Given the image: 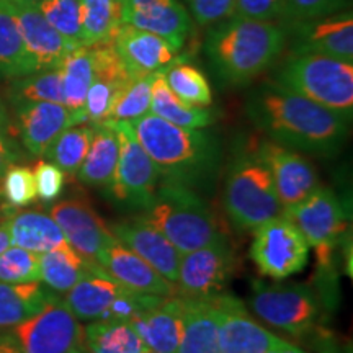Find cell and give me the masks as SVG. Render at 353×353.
<instances>
[{
    "label": "cell",
    "instance_id": "obj_1",
    "mask_svg": "<svg viewBox=\"0 0 353 353\" xmlns=\"http://www.w3.org/2000/svg\"><path fill=\"white\" fill-rule=\"evenodd\" d=\"M245 113L270 141L296 152L334 157L348 138L350 120L276 81L250 92Z\"/></svg>",
    "mask_w": 353,
    "mask_h": 353
},
{
    "label": "cell",
    "instance_id": "obj_2",
    "mask_svg": "<svg viewBox=\"0 0 353 353\" xmlns=\"http://www.w3.org/2000/svg\"><path fill=\"white\" fill-rule=\"evenodd\" d=\"M162 182L192 190L210 188L219 174L221 148L213 132L172 125L148 113L130 121Z\"/></svg>",
    "mask_w": 353,
    "mask_h": 353
},
{
    "label": "cell",
    "instance_id": "obj_3",
    "mask_svg": "<svg viewBox=\"0 0 353 353\" xmlns=\"http://www.w3.org/2000/svg\"><path fill=\"white\" fill-rule=\"evenodd\" d=\"M286 32L280 23L229 17L214 23L205 39L211 68L229 85H247L280 57Z\"/></svg>",
    "mask_w": 353,
    "mask_h": 353
},
{
    "label": "cell",
    "instance_id": "obj_4",
    "mask_svg": "<svg viewBox=\"0 0 353 353\" xmlns=\"http://www.w3.org/2000/svg\"><path fill=\"white\" fill-rule=\"evenodd\" d=\"M141 216L161 231L180 254L192 252L223 236L213 211L195 190L159 182L151 205Z\"/></svg>",
    "mask_w": 353,
    "mask_h": 353
},
{
    "label": "cell",
    "instance_id": "obj_5",
    "mask_svg": "<svg viewBox=\"0 0 353 353\" xmlns=\"http://www.w3.org/2000/svg\"><path fill=\"white\" fill-rule=\"evenodd\" d=\"M224 210L239 231H255L260 224L283 216L272 174L257 151L239 152L229 165L224 185Z\"/></svg>",
    "mask_w": 353,
    "mask_h": 353
},
{
    "label": "cell",
    "instance_id": "obj_6",
    "mask_svg": "<svg viewBox=\"0 0 353 353\" xmlns=\"http://www.w3.org/2000/svg\"><path fill=\"white\" fill-rule=\"evenodd\" d=\"M275 81L352 121L353 63L319 54H291Z\"/></svg>",
    "mask_w": 353,
    "mask_h": 353
},
{
    "label": "cell",
    "instance_id": "obj_7",
    "mask_svg": "<svg viewBox=\"0 0 353 353\" xmlns=\"http://www.w3.org/2000/svg\"><path fill=\"white\" fill-rule=\"evenodd\" d=\"M249 304L263 322L296 339L307 337L317 327L322 311L319 294L306 283L254 281Z\"/></svg>",
    "mask_w": 353,
    "mask_h": 353
},
{
    "label": "cell",
    "instance_id": "obj_8",
    "mask_svg": "<svg viewBox=\"0 0 353 353\" xmlns=\"http://www.w3.org/2000/svg\"><path fill=\"white\" fill-rule=\"evenodd\" d=\"M254 232L250 259L263 276L283 280L304 270L309 244L288 218L278 216L260 224Z\"/></svg>",
    "mask_w": 353,
    "mask_h": 353
},
{
    "label": "cell",
    "instance_id": "obj_9",
    "mask_svg": "<svg viewBox=\"0 0 353 353\" xmlns=\"http://www.w3.org/2000/svg\"><path fill=\"white\" fill-rule=\"evenodd\" d=\"M112 125L118 136L120 156L110 192L125 206L144 211L156 195L161 176L151 157L136 139L130 121H114Z\"/></svg>",
    "mask_w": 353,
    "mask_h": 353
},
{
    "label": "cell",
    "instance_id": "obj_10",
    "mask_svg": "<svg viewBox=\"0 0 353 353\" xmlns=\"http://www.w3.org/2000/svg\"><path fill=\"white\" fill-rule=\"evenodd\" d=\"M237 267L236 252L226 236L182 254L176 278V296L208 299L223 293Z\"/></svg>",
    "mask_w": 353,
    "mask_h": 353
},
{
    "label": "cell",
    "instance_id": "obj_11",
    "mask_svg": "<svg viewBox=\"0 0 353 353\" xmlns=\"http://www.w3.org/2000/svg\"><path fill=\"white\" fill-rule=\"evenodd\" d=\"M12 337L23 353H70L82 348L83 329L57 294L38 314L15 325Z\"/></svg>",
    "mask_w": 353,
    "mask_h": 353
},
{
    "label": "cell",
    "instance_id": "obj_12",
    "mask_svg": "<svg viewBox=\"0 0 353 353\" xmlns=\"http://www.w3.org/2000/svg\"><path fill=\"white\" fill-rule=\"evenodd\" d=\"M281 26L286 32L291 54H319L353 63V15L350 12L294 20Z\"/></svg>",
    "mask_w": 353,
    "mask_h": 353
},
{
    "label": "cell",
    "instance_id": "obj_13",
    "mask_svg": "<svg viewBox=\"0 0 353 353\" xmlns=\"http://www.w3.org/2000/svg\"><path fill=\"white\" fill-rule=\"evenodd\" d=\"M283 216L299 229L309 247L337 249L347 232L341 201L329 188H317L306 200L283 210Z\"/></svg>",
    "mask_w": 353,
    "mask_h": 353
},
{
    "label": "cell",
    "instance_id": "obj_14",
    "mask_svg": "<svg viewBox=\"0 0 353 353\" xmlns=\"http://www.w3.org/2000/svg\"><path fill=\"white\" fill-rule=\"evenodd\" d=\"M12 126L26 151L37 157H43L52 141L68 128L87 123L83 112H74L52 101H25L12 105Z\"/></svg>",
    "mask_w": 353,
    "mask_h": 353
},
{
    "label": "cell",
    "instance_id": "obj_15",
    "mask_svg": "<svg viewBox=\"0 0 353 353\" xmlns=\"http://www.w3.org/2000/svg\"><path fill=\"white\" fill-rule=\"evenodd\" d=\"M208 299L218 322L221 353H267L280 341L250 316L239 298L219 293Z\"/></svg>",
    "mask_w": 353,
    "mask_h": 353
},
{
    "label": "cell",
    "instance_id": "obj_16",
    "mask_svg": "<svg viewBox=\"0 0 353 353\" xmlns=\"http://www.w3.org/2000/svg\"><path fill=\"white\" fill-rule=\"evenodd\" d=\"M255 151L270 170L273 185H275L276 195L283 205V210L306 200L321 187L317 170L312 162L293 149L268 139L262 141L255 148Z\"/></svg>",
    "mask_w": 353,
    "mask_h": 353
},
{
    "label": "cell",
    "instance_id": "obj_17",
    "mask_svg": "<svg viewBox=\"0 0 353 353\" xmlns=\"http://www.w3.org/2000/svg\"><path fill=\"white\" fill-rule=\"evenodd\" d=\"M2 3L10 10L19 25L25 48L37 72L57 69L65 56L76 50L48 23L37 0H2Z\"/></svg>",
    "mask_w": 353,
    "mask_h": 353
},
{
    "label": "cell",
    "instance_id": "obj_18",
    "mask_svg": "<svg viewBox=\"0 0 353 353\" xmlns=\"http://www.w3.org/2000/svg\"><path fill=\"white\" fill-rule=\"evenodd\" d=\"M50 214L63 231L68 244L85 262L97 263V255L113 234L94 206L85 198H65L51 206Z\"/></svg>",
    "mask_w": 353,
    "mask_h": 353
},
{
    "label": "cell",
    "instance_id": "obj_19",
    "mask_svg": "<svg viewBox=\"0 0 353 353\" xmlns=\"http://www.w3.org/2000/svg\"><path fill=\"white\" fill-rule=\"evenodd\" d=\"M121 23L136 26L183 48L192 28L188 10L180 0H120Z\"/></svg>",
    "mask_w": 353,
    "mask_h": 353
},
{
    "label": "cell",
    "instance_id": "obj_20",
    "mask_svg": "<svg viewBox=\"0 0 353 353\" xmlns=\"http://www.w3.org/2000/svg\"><path fill=\"white\" fill-rule=\"evenodd\" d=\"M97 263L123 288L136 293L156 294V296H175L176 288L174 283L165 280L156 268H152L138 254L128 249L120 241L112 239L97 255Z\"/></svg>",
    "mask_w": 353,
    "mask_h": 353
},
{
    "label": "cell",
    "instance_id": "obj_21",
    "mask_svg": "<svg viewBox=\"0 0 353 353\" xmlns=\"http://www.w3.org/2000/svg\"><path fill=\"white\" fill-rule=\"evenodd\" d=\"M110 231L114 239H118L128 249L138 254L152 268H156L165 280L174 285L176 283L182 254L164 234L157 231L143 216L139 214L131 219L117 221L110 226Z\"/></svg>",
    "mask_w": 353,
    "mask_h": 353
},
{
    "label": "cell",
    "instance_id": "obj_22",
    "mask_svg": "<svg viewBox=\"0 0 353 353\" xmlns=\"http://www.w3.org/2000/svg\"><path fill=\"white\" fill-rule=\"evenodd\" d=\"M113 48L131 79L164 70L179 57V51L164 38L126 23L114 34Z\"/></svg>",
    "mask_w": 353,
    "mask_h": 353
},
{
    "label": "cell",
    "instance_id": "obj_23",
    "mask_svg": "<svg viewBox=\"0 0 353 353\" xmlns=\"http://www.w3.org/2000/svg\"><path fill=\"white\" fill-rule=\"evenodd\" d=\"M95 76L88 87L83 113L87 123L99 125L108 120L114 101L123 92L131 77L114 51L113 43L95 44Z\"/></svg>",
    "mask_w": 353,
    "mask_h": 353
},
{
    "label": "cell",
    "instance_id": "obj_24",
    "mask_svg": "<svg viewBox=\"0 0 353 353\" xmlns=\"http://www.w3.org/2000/svg\"><path fill=\"white\" fill-rule=\"evenodd\" d=\"M183 298H162L130 321L144 345L154 353H176L183 329Z\"/></svg>",
    "mask_w": 353,
    "mask_h": 353
},
{
    "label": "cell",
    "instance_id": "obj_25",
    "mask_svg": "<svg viewBox=\"0 0 353 353\" xmlns=\"http://www.w3.org/2000/svg\"><path fill=\"white\" fill-rule=\"evenodd\" d=\"M12 245L37 254L69 247L63 231L50 213L39 210H23L8 213L6 219Z\"/></svg>",
    "mask_w": 353,
    "mask_h": 353
},
{
    "label": "cell",
    "instance_id": "obj_26",
    "mask_svg": "<svg viewBox=\"0 0 353 353\" xmlns=\"http://www.w3.org/2000/svg\"><path fill=\"white\" fill-rule=\"evenodd\" d=\"M123 291L100 265H94L85 276L65 293V304L77 321H100L113 299Z\"/></svg>",
    "mask_w": 353,
    "mask_h": 353
},
{
    "label": "cell",
    "instance_id": "obj_27",
    "mask_svg": "<svg viewBox=\"0 0 353 353\" xmlns=\"http://www.w3.org/2000/svg\"><path fill=\"white\" fill-rule=\"evenodd\" d=\"M120 144L112 123L94 125V138L85 161L77 172L79 182L100 190H110L117 170Z\"/></svg>",
    "mask_w": 353,
    "mask_h": 353
},
{
    "label": "cell",
    "instance_id": "obj_28",
    "mask_svg": "<svg viewBox=\"0 0 353 353\" xmlns=\"http://www.w3.org/2000/svg\"><path fill=\"white\" fill-rule=\"evenodd\" d=\"M183 329L176 353H221L218 322L210 299L183 298Z\"/></svg>",
    "mask_w": 353,
    "mask_h": 353
},
{
    "label": "cell",
    "instance_id": "obj_29",
    "mask_svg": "<svg viewBox=\"0 0 353 353\" xmlns=\"http://www.w3.org/2000/svg\"><path fill=\"white\" fill-rule=\"evenodd\" d=\"M54 296H57L54 291L43 286L41 281H0V330L13 329L20 322L38 314Z\"/></svg>",
    "mask_w": 353,
    "mask_h": 353
},
{
    "label": "cell",
    "instance_id": "obj_30",
    "mask_svg": "<svg viewBox=\"0 0 353 353\" xmlns=\"http://www.w3.org/2000/svg\"><path fill=\"white\" fill-rule=\"evenodd\" d=\"M151 113L172 125L205 130L214 123V113L208 108L192 107L176 97L167 85L164 70L156 74L151 90Z\"/></svg>",
    "mask_w": 353,
    "mask_h": 353
},
{
    "label": "cell",
    "instance_id": "obj_31",
    "mask_svg": "<svg viewBox=\"0 0 353 353\" xmlns=\"http://www.w3.org/2000/svg\"><path fill=\"white\" fill-rule=\"evenodd\" d=\"M94 265L85 262L70 245L50 250L39 254V280L56 294H65Z\"/></svg>",
    "mask_w": 353,
    "mask_h": 353
},
{
    "label": "cell",
    "instance_id": "obj_32",
    "mask_svg": "<svg viewBox=\"0 0 353 353\" xmlns=\"http://www.w3.org/2000/svg\"><path fill=\"white\" fill-rule=\"evenodd\" d=\"M82 348L88 353H144L148 347L130 322L95 321L83 329Z\"/></svg>",
    "mask_w": 353,
    "mask_h": 353
},
{
    "label": "cell",
    "instance_id": "obj_33",
    "mask_svg": "<svg viewBox=\"0 0 353 353\" xmlns=\"http://www.w3.org/2000/svg\"><path fill=\"white\" fill-rule=\"evenodd\" d=\"M63 76L64 105L74 112H83V103L95 76L94 46L76 48L59 65Z\"/></svg>",
    "mask_w": 353,
    "mask_h": 353
},
{
    "label": "cell",
    "instance_id": "obj_34",
    "mask_svg": "<svg viewBox=\"0 0 353 353\" xmlns=\"http://www.w3.org/2000/svg\"><path fill=\"white\" fill-rule=\"evenodd\" d=\"M32 72H37V69L26 51L19 25L0 0V79L10 81Z\"/></svg>",
    "mask_w": 353,
    "mask_h": 353
},
{
    "label": "cell",
    "instance_id": "obj_35",
    "mask_svg": "<svg viewBox=\"0 0 353 353\" xmlns=\"http://www.w3.org/2000/svg\"><path fill=\"white\" fill-rule=\"evenodd\" d=\"M94 138V125L70 126L61 132L43 154L44 161L59 167L64 175H77L79 169L85 161L88 149Z\"/></svg>",
    "mask_w": 353,
    "mask_h": 353
},
{
    "label": "cell",
    "instance_id": "obj_36",
    "mask_svg": "<svg viewBox=\"0 0 353 353\" xmlns=\"http://www.w3.org/2000/svg\"><path fill=\"white\" fill-rule=\"evenodd\" d=\"M83 46L113 43L121 25L120 0H81Z\"/></svg>",
    "mask_w": 353,
    "mask_h": 353
},
{
    "label": "cell",
    "instance_id": "obj_37",
    "mask_svg": "<svg viewBox=\"0 0 353 353\" xmlns=\"http://www.w3.org/2000/svg\"><path fill=\"white\" fill-rule=\"evenodd\" d=\"M7 99L10 105L25 101H52L64 105L61 69H48L8 81Z\"/></svg>",
    "mask_w": 353,
    "mask_h": 353
},
{
    "label": "cell",
    "instance_id": "obj_38",
    "mask_svg": "<svg viewBox=\"0 0 353 353\" xmlns=\"http://www.w3.org/2000/svg\"><path fill=\"white\" fill-rule=\"evenodd\" d=\"M164 77L170 90L187 105L208 108L213 103V92L205 74L180 57L164 69Z\"/></svg>",
    "mask_w": 353,
    "mask_h": 353
},
{
    "label": "cell",
    "instance_id": "obj_39",
    "mask_svg": "<svg viewBox=\"0 0 353 353\" xmlns=\"http://www.w3.org/2000/svg\"><path fill=\"white\" fill-rule=\"evenodd\" d=\"M156 74L131 79L114 101L107 121H132L151 113V90Z\"/></svg>",
    "mask_w": 353,
    "mask_h": 353
},
{
    "label": "cell",
    "instance_id": "obj_40",
    "mask_svg": "<svg viewBox=\"0 0 353 353\" xmlns=\"http://www.w3.org/2000/svg\"><path fill=\"white\" fill-rule=\"evenodd\" d=\"M44 19L70 46H83L81 0H39Z\"/></svg>",
    "mask_w": 353,
    "mask_h": 353
},
{
    "label": "cell",
    "instance_id": "obj_41",
    "mask_svg": "<svg viewBox=\"0 0 353 353\" xmlns=\"http://www.w3.org/2000/svg\"><path fill=\"white\" fill-rule=\"evenodd\" d=\"M37 198L33 170L30 167L13 164L0 176V200L7 211L30 206Z\"/></svg>",
    "mask_w": 353,
    "mask_h": 353
},
{
    "label": "cell",
    "instance_id": "obj_42",
    "mask_svg": "<svg viewBox=\"0 0 353 353\" xmlns=\"http://www.w3.org/2000/svg\"><path fill=\"white\" fill-rule=\"evenodd\" d=\"M0 281L30 283L39 280V254L10 245L0 254Z\"/></svg>",
    "mask_w": 353,
    "mask_h": 353
},
{
    "label": "cell",
    "instance_id": "obj_43",
    "mask_svg": "<svg viewBox=\"0 0 353 353\" xmlns=\"http://www.w3.org/2000/svg\"><path fill=\"white\" fill-rule=\"evenodd\" d=\"M162 296L156 294L136 293V291L123 288V291L113 299L110 307L103 312L100 321H125L130 322L132 317L138 316L139 312L145 311L154 304L161 301Z\"/></svg>",
    "mask_w": 353,
    "mask_h": 353
},
{
    "label": "cell",
    "instance_id": "obj_44",
    "mask_svg": "<svg viewBox=\"0 0 353 353\" xmlns=\"http://www.w3.org/2000/svg\"><path fill=\"white\" fill-rule=\"evenodd\" d=\"M350 6L352 0H286L285 20L281 25L294 20L319 19L347 12Z\"/></svg>",
    "mask_w": 353,
    "mask_h": 353
},
{
    "label": "cell",
    "instance_id": "obj_45",
    "mask_svg": "<svg viewBox=\"0 0 353 353\" xmlns=\"http://www.w3.org/2000/svg\"><path fill=\"white\" fill-rule=\"evenodd\" d=\"M34 187H37V196L43 203H54L59 200L64 190L65 175L59 167L51 164L50 161H39L33 167Z\"/></svg>",
    "mask_w": 353,
    "mask_h": 353
},
{
    "label": "cell",
    "instance_id": "obj_46",
    "mask_svg": "<svg viewBox=\"0 0 353 353\" xmlns=\"http://www.w3.org/2000/svg\"><path fill=\"white\" fill-rule=\"evenodd\" d=\"M286 0H236L234 15L259 21L283 23Z\"/></svg>",
    "mask_w": 353,
    "mask_h": 353
},
{
    "label": "cell",
    "instance_id": "obj_47",
    "mask_svg": "<svg viewBox=\"0 0 353 353\" xmlns=\"http://www.w3.org/2000/svg\"><path fill=\"white\" fill-rule=\"evenodd\" d=\"M190 13L200 26H210L234 15L236 0H187Z\"/></svg>",
    "mask_w": 353,
    "mask_h": 353
},
{
    "label": "cell",
    "instance_id": "obj_48",
    "mask_svg": "<svg viewBox=\"0 0 353 353\" xmlns=\"http://www.w3.org/2000/svg\"><path fill=\"white\" fill-rule=\"evenodd\" d=\"M20 159L19 145L12 139L10 132H0V176L6 174L8 167Z\"/></svg>",
    "mask_w": 353,
    "mask_h": 353
},
{
    "label": "cell",
    "instance_id": "obj_49",
    "mask_svg": "<svg viewBox=\"0 0 353 353\" xmlns=\"http://www.w3.org/2000/svg\"><path fill=\"white\" fill-rule=\"evenodd\" d=\"M12 130L13 126H12L10 114H8L6 101H3L2 95H0V132H12Z\"/></svg>",
    "mask_w": 353,
    "mask_h": 353
},
{
    "label": "cell",
    "instance_id": "obj_50",
    "mask_svg": "<svg viewBox=\"0 0 353 353\" xmlns=\"http://www.w3.org/2000/svg\"><path fill=\"white\" fill-rule=\"evenodd\" d=\"M267 353H307V352H304L303 348H299L296 345H293V343H288L286 341H283V339H280V341H278Z\"/></svg>",
    "mask_w": 353,
    "mask_h": 353
},
{
    "label": "cell",
    "instance_id": "obj_51",
    "mask_svg": "<svg viewBox=\"0 0 353 353\" xmlns=\"http://www.w3.org/2000/svg\"><path fill=\"white\" fill-rule=\"evenodd\" d=\"M0 353H23L13 337H0Z\"/></svg>",
    "mask_w": 353,
    "mask_h": 353
},
{
    "label": "cell",
    "instance_id": "obj_52",
    "mask_svg": "<svg viewBox=\"0 0 353 353\" xmlns=\"http://www.w3.org/2000/svg\"><path fill=\"white\" fill-rule=\"evenodd\" d=\"M10 245H12V241H10V234L7 231L6 221H0V254H2L3 250H7Z\"/></svg>",
    "mask_w": 353,
    "mask_h": 353
},
{
    "label": "cell",
    "instance_id": "obj_53",
    "mask_svg": "<svg viewBox=\"0 0 353 353\" xmlns=\"http://www.w3.org/2000/svg\"><path fill=\"white\" fill-rule=\"evenodd\" d=\"M70 353H87V352H83L82 348H74V350L70 352Z\"/></svg>",
    "mask_w": 353,
    "mask_h": 353
},
{
    "label": "cell",
    "instance_id": "obj_54",
    "mask_svg": "<svg viewBox=\"0 0 353 353\" xmlns=\"http://www.w3.org/2000/svg\"><path fill=\"white\" fill-rule=\"evenodd\" d=\"M144 353H154V352H151V350H149V348H148V350H145Z\"/></svg>",
    "mask_w": 353,
    "mask_h": 353
},
{
    "label": "cell",
    "instance_id": "obj_55",
    "mask_svg": "<svg viewBox=\"0 0 353 353\" xmlns=\"http://www.w3.org/2000/svg\"><path fill=\"white\" fill-rule=\"evenodd\" d=\"M0 213H2V211H0Z\"/></svg>",
    "mask_w": 353,
    "mask_h": 353
},
{
    "label": "cell",
    "instance_id": "obj_56",
    "mask_svg": "<svg viewBox=\"0 0 353 353\" xmlns=\"http://www.w3.org/2000/svg\"><path fill=\"white\" fill-rule=\"evenodd\" d=\"M37 2H38V0H37Z\"/></svg>",
    "mask_w": 353,
    "mask_h": 353
}]
</instances>
